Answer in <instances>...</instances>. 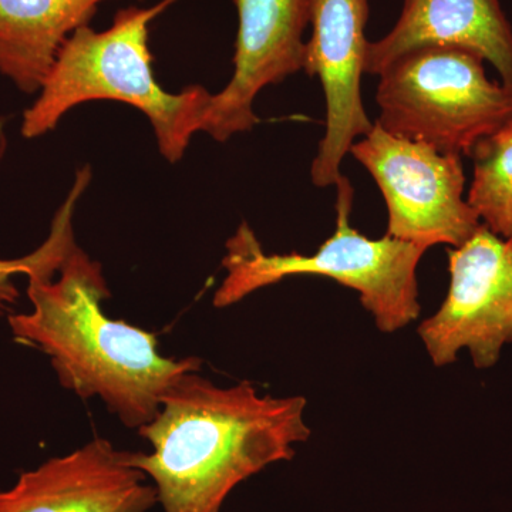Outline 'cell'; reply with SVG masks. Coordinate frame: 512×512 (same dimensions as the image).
<instances>
[{"label":"cell","instance_id":"6da1fadb","mask_svg":"<svg viewBox=\"0 0 512 512\" xmlns=\"http://www.w3.org/2000/svg\"><path fill=\"white\" fill-rule=\"evenodd\" d=\"M76 177L26 276L32 311L9 316V326L16 340L50 357L64 389L83 400L99 397L124 426L138 430L157 416L168 390L185 373L200 372L202 362L165 357L156 333L104 313L111 292L103 268L73 234L74 208L92 173L82 168Z\"/></svg>","mask_w":512,"mask_h":512},{"label":"cell","instance_id":"8fae6325","mask_svg":"<svg viewBox=\"0 0 512 512\" xmlns=\"http://www.w3.org/2000/svg\"><path fill=\"white\" fill-rule=\"evenodd\" d=\"M423 46L468 50L512 87V26L500 0H404L393 29L367 45L365 73L379 76L394 59Z\"/></svg>","mask_w":512,"mask_h":512},{"label":"cell","instance_id":"30bf717a","mask_svg":"<svg viewBox=\"0 0 512 512\" xmlns=\"http://www.w3.org/2000/svg\"><path fill=\"white\" fill-rule=\"evenodd\" d=\"M128 453L94 439L49 458L0 488V512H148L158 504L156 488Z\"/></svg>","mask_w":512,"mask_h":512},{"label":"cell","instance_id":"7a4b0ae2","mask_svg":"<svg viewBox=\"0 0 512 512\" xmlns=\"http://www.w3.org/2000/svg\"><path fill=\"white\" fill-rule=\"evenodd\" d=\"M305 397L262 396L254 384L217 386L185 373L160 412L138 429L151 453H128L131 466L153 481L163 512H220L237 485L311 437Z\"/></svg>","mask_w":512,"mask_h":512},{"label":"cell","instance_id":"7c38bea8","mask_svg":"<svg viewBox=\"0 0 512 512\" xmlns=\"http://www.w3.org/2000/svg\"><path fill=\"white\" fill-rule=\"evenodd\" d=\"M106 0H0V74L19 92L39 93L74 30Z\"/></svg>","mask_w":512,"mask_h":512},{"label":"cell","instance_id":"8992f818","mask_svg":"<svg viewBox=\"0 0 512 512\" xmlns=\"http://www.w3.org/2000/svg\"><path fill=\"white\" fill-rule=\"evenodd\" d=\"M349 154L369 171L386 202L389 237L424 249L461 247L481 227L464 198L463 157L394 136L379 123Z\"/></svg>","mask_w":512,"mask_h":512},{"label":"cell","instance_id":"5bb4252c","mask_svg":"<svg viewBox=\"0 0 512 512\" xmlns=\"http://www.w3.org/2000/svg\"><path fill=\"white\" fill-rule=\"evenodd\" d=\"M8 150V137H6V117L0 116V161ZM39 252L18 259H0V312L8 311L19 299V289L15 278L19 275L28 276L35 266Z\"/></svg>","mask_w":512,"mask_h":512},{"label":"cell","instance_id":"ba28073f","mask_svg":"<svg viewBox=\"0 0 512 512\" xmlns=\"http://www.w3.org/2000/svg\"><path fill=\"white\" fill-rule=\"evenodd\" d=\"M369 0H313L312 36L306 42L305 70L319 77L326 100V131L311 168L319 188L339 183L343 160L357 137L373 128L362 99L369 40Z\"/></svg>","mask_w":512,"mask_h":512},{"label":"cell","instance_id":"5b68a950","mask_svg":"<svg viewBox=\"0 0 512 512\" xmlns=\"http://www.w3.org/2000/svg\"><path fill=\"white\" fill-rule=\"evenodd\" d=\"M379 77L376 123L440 153L470 157L512 120V87L488 79L484 60L460 47H417Z\"/></svg>","mask_w":512,"mask_h":512},{"label":"cell","instance_id":"277c9868","mask_svg":"<svg viewBox=\"0 0 512 512\" xmlns=\"http://www.w3.org/2000/svg\"><path fill=\"white\" fill-rule=\"evenodd\" d=\"M336 188L335 232L313 254H266L242 222L225 245L227 274L212 299L215 308H228L292 276H325L359 293L380 332H397L419 318L417 266L427 249L389 235L372 239L360 234L350 225L352 184L342 177Z\"/></svg>","mask_w":512,"mask_h":512},{"label":"cell","instance_id":"3957f363","mask_svg":"<svg viewBox=\"0 0 512 512\" xmlns=\"http://www.w3.org/2000/svg\"><path fill=\"white\" fill-rule=\"evenodd\" d=\"M175 2L121 9L103 32L90 25L74 30L35 103L23 114L22 136L28 140L46 136L80 104L119 101L147 117L168 163L183 160L192 137L201 131L212 93L198 84L170 93L154 77L150 26Z\"/></svg>","mask_w":512,"mask_h":512},{"label":"cell","instance_id":"4fadbf2b","mask_svg":"<svg viewBox=\"0 0 512 512\" xmlns=\"http://www.w3.org/2000/svg\"><path fill=\"white\" fill-rule=\"evenodd\" d=\"M470 158L474 174L468 205L484 227L512 241V120L478 141Z\"/></svg>","mask_w":512,"mask_h":512},{"label":"cell","instance_id":"52a82bcc","mask_svg":"<svg viewBox=\"0 0 512 512\" xmlns=\"http://www.w3.org/2000/svg\"><path fill=\"white\" fill-rule=\"evenodd\" d=\"M447 256V296L419 326L421 342L434 366L451 365L467 349L477 369H490L512 343V241L481 224Z\"/></svg>","mask_w":512,"mask_h":512},{"label":"cell","instance_id":"9c48e42d","mask_svg":"<svg viewBox=\"0 0 512 512\" xmlns=\"http://www.w3.org/2000/svg\"><path fill=\"white\" fill-rule=\"evenodd\" d=\"M238 13L234 74L212 94L201 131L225 143L259 123L256 96L305 67L313 0H232Z\"/></svg>","mask_w":512,"mask_h":512}]
</instances>
